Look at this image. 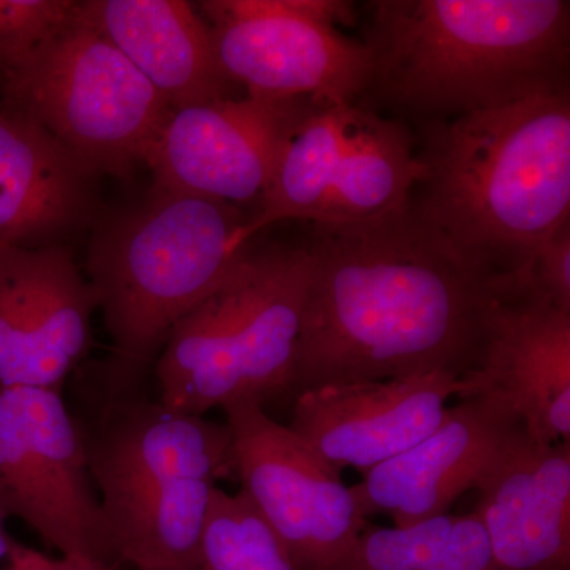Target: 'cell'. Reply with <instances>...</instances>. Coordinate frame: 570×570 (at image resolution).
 I'll return each mask as SVG.
<instances>
[{"mask_svg": "<svg viewBox=\"0 0 570 570\" xmlns=\"http://www.w3.org/2000/svg\"><path fill=\"white\" fill-rule=\"evenodd\" d=\"M309 275L305 245L250 242L165 341L153 367L165 406L205 415L236 403H287Z\"/></svg>", "mask_w": 570, "mask_h": 570, "instance_id": "obj_6", "label": "cell"}, {"mask_svg": "<svg viewBox=\"0 0 570 570\" xmlns=\"http://www.w3.org/2000/svg\"><path fill=\"white\" fill-rule=\"evenodd\" d=\"M100 178L39 124L0 107V246H69L102 209Z\"/></svg>", "mask_w": 570, "mask_h": 570, "instance_id": "obj_17", "label": "cell"}, {"mask_svg": "<svg viewBox=\"0 0 570 570\" xmlns=\"http://www.w3.org/2000/svg\"><path fill=\"white\" fill-rule=\"evenodd\" d=\"M96 311L70 246H0V387L62 392L89 354Z\"/></svg>", "mask_w": 570, "mask_h": 570, "instance_id": "obj_13", "label": "cell"}, {"mask_svg": "<svg viewBox=\"0 0 570 570\" xmlns=\"http://www.w3.org/2000/svg\"><path fill=\"white\" fill-rule=\"evenodd\" d=\"M82 17L134 63L171 110L230 99L212 36L183 0H86Z\"/></svg>", "mask_w": 570, "mask_h": 570, "instance_id": "obj_19", "label": "cell"}, {"mask_svg": "<svg viewBox=\"0 0 570 570\" xmlns=\"http://www.w3.org/2000/svg\"><path fill=\"white\" fill-rule=\"evenodd\" d=\"M10 519L11 515L9 509L6 508L2 498H0V561L9 558L11 543L14 542V540L11 539L9 531H7V521Z\"/></svg>", "mask_w": 570, "mask_h": 570, "instance_id": "obj_26", "label": "cell"}, {"mask_svg": "<svg viewBox=\"0 0 570 570\" xmlns=\"http://www.w3.org/2000/svg\"><path fill=\"white\" fill-rule=\"evenodd\" d=\"M52 570H118V569L107 568V566L99 564V562L85 560V558L62 557L61 560H56L55 569H52Z\"/></svg>", "mask_w": 570, "mask_h": 570, "instance_id": "obj_25", "label": "cell"}, {"mask_svg": "<svg viewBox=\"0 0 570 570\" xmlns=\"http://www.w3.org/2000/svg\"><path fill=\"white\" fill-rule=\"evenodd\" d=\"M478 491L474 515L499 570L570 569V441L528 436Z\"/></svg>", "mask_w": 570, "mask_h": 570, "instance_id": "obj_18", "label": "cell"}, {"mask_svg": "<svg viewBox=\"0 0 570 570\" xmlns=\"http://www.w3.org/2000/svg\"><path fill=\"white\" fill-rule=\"evenodd\" d=\"M366 92L426 121H450L569 89L568 0L367 3Z\"/></svg>", "mask_w": 570, "mask_h": 570, "instance_id": "obj_4", "label": "cell"}, {"mask_svg": "<svg viewBox=\"0 0 570 570\" xmlns=\"http://www.w3.org/2000/svg\"><path fill=\"white\" fill-rule=\"evenodd\" d=\"M0 107L55 135L97 175L129 176L146 165L171 108L151 82L82 17L7 71Z\"/></svg>", "mask_w": 570, "mask_h": 570, "instance_id": "obj_7", "label": "cell"}, {"mask_svg": "<svg viewBox=\"0 0 570 570\" xmlns=\"http://www.w3.org/2000/svg\"><path fill=\"white\" fill-rule=\"evenodd\" d=\"M77 9V0H0V80Z\"/></svg>", "mask_w": 570, "mask_h": 570, "instance_id": "obj_22", "label": "cell"}, {"mask_svg": "<svg viewBox=\"0 0 570 570\" xmlns=\"http://www.w3.org/2000/svg\"><path fill=\"white\" fill-rule=\"evenodd\" d=\"M461 390L452 373L325 385L295 397L288 428L332 466L366 474L423 441Z\"/></svg>", "mask_w": 570, "mask_h": 570, "instance_id": "obj_16", "label": "cell"}, {"mask_svg": "<svg viewBox=\"0 0 570 570\" xmlns=\"http://www.w3.org/2000/svg\"><path fill=\"white\" fill-rule=\"evenodd\" d=\"M325 570H499L474 513L439 515L406 528L366 527Z\"/></svg>", "mask_w": 570, "mask_h": 570, "instance_id": "obj_20", "label": "cell"}, {"mask_svg": "<svg viewBox=\"0 0 570 570\" xmlns=\"http://www.w3.org/2000/svg\"><path fill=\"white\" fill-rule=\"evenodd\" d=\"M464 396L512 411L540 444L570 441V309L520 281H504Z\"/></svg>", "mask_w": 570, "mask_h": 570, "instance_id": "obj_14", "label": "cell"}, {"mask_svg": "<svg viewBox=\"0 0 570 570\" xmlns=\"http://www.w3.org/2000/svg\"><path fill=\"white\" fill-rule=\"evenodd\" d=\"M422 178V160L403 124L355 104L306 97L235 246L243 249L283 220L340 227L392 216L407 208Z\"/></svg>", "mask_w": 570, "mask_h": 570, "instance_id": "obj_8", "label": "cell"}, {"mask_svg": "<svg viewBox=\"0 0 570 570\" xmlns=\"http://www.w3.org/2000/svg\"><path fill=\"white\" fill-rule=\"evenodd\" d=\"M225 77L262 99L325 97L354 104L371 80V52L340 22L336 0H206L198 3Z\"/></svg>", "mask_w": 570, "mask_h": 570, "instance_id": "obj_9", "label": "cell"}, {"mask_svg": "<svg viewBox=\"0 0 570 570\" xmlns=\"http://www.w3.org/2000/svg\"><path fill=\"white\" fill-rule=\"evenodd\" d=\"M0 498L62 557L124 564L62 392L0 387Z\"/></svg>", "mask_w": 570, "mask_h": 570, "instance_id": "obj_10", "label": "cell"}, {"mask_svg": "<svg viewBox=\"0 0 570 570\" xmlns=\"http://www.w3.org/2000/svg\"><path fill=\"white\" fill-rule=\"evenodd\" d=\"M459 400L423 441L351 487L365 519L387 513L406 528L444 515L530 436L504 404L489 396Z\"/></svg>", "mask_w": 570, "mask_h": 570, "instance_id": "obj_15", "label": "cell"}, {"mask_svg": "<svg viewBox=\"0 0 570 570\" xmlns=\"http://www.w3.org/2000/svg\"><path fill=\"white\" fill-rule=\"evenodd\" d=\"M7 560H9L7 570H52L56 562V560H51L40 551L21 546L17 540L11 543Z\"/></svg>", "mask_w": 570, "mask_h": 570, "instance_id": "obj_24", "label": "cell"}, {"mask_svg": "<svg viewBox=\"0 0 570 570\" xmlns=\"http://www.w3.org/2000/svg\"><path fill=\"white\" fill-rule=\"evenodd\" d=\"M515 276L570 309V224L540 247Z\"/></svg>", "mask_w": 570, "mask_h": 570, "instance_id": "obj_23", "label": "cell"}, {"mask_svg": "<svg viewBox=\"0 0 570 570\" xmlns=\"http://www.w3.org/2000/svg\"><path fill=\"white\" fill-rule=\"evenodd\" d=\"M287 403L325 385L478 370L498 277L480 275L411 209L313 225Z\"/></svg>", "mask_w": 570, "mask_h": 570, "instance_id": "obj_1", "label": "cell"}, {"mask_svg": "<svg viewBox=\"0 0 570 570\" xmlns=\"http://www.w3.org/2000/svg\"><path fill=\"white\" fill-rule=\"evenodd\" d=\"M238 206L153 183L140 197L100 209L86 277L111 340L108 360L130 376L153 367L175 325L223 284L246 247Z\"/></svg>", "mask_w": 570, "mask_h": 570, "instance_id": "obj_5", "label": "cell"}, {"mask_svg": "<svg viewBox=\"0 0 570 570\" xmlns=\"http://www.w3.org/2000/svg\"><path fill=\"white\" fill-rule=\"evenodd\" d=\"M200 570H296L245 491H213L202 539Z\"/></svg>", "mask_w": 570, "mask_h": 570, "instance_id": "obj_21", "label": "cell"}, {"mask_svg": "<svg viewBox=\"0 0 570 570\" xmlns=\"http://www.w3.org/2000/svg\"><path fill=\"white\" fill-rule=\"evenodd\" d=\"M411 209L480 275H515L570 224V92L431 121Z\"/></svg>", "mask_w": 570, "mask_h": 570, "instance_id": "obj_2", "label": "cell"}, {"mask_svg": "<svg viewBox=\"0 0 570 570\" xmlns=\"http://www.w3.org/2000/svg\"><path fill=\"white\" fill-rule=\"evenodd\" d=\"M242 491L296 570H325L367 527L341 471L257 403L224 409Z\"/></svg>", "mask_w": 570, "mask_h": 570, "instance_id": "obj_11", "label": "cell"}, {"mask_svg": "<svg viewBox=\"0 0 570 570\" xmlns=\"http://www.w3.org/2000/svg\"><path fill=\"white\" fill-rule=\"evenodd\" d=\"M305 99L230 97L171 111L146 160L153 183L235 206L257 205Z\"/></svg>", "mask_w": 570, "mask_h": 570, "instance_id": "obj_12", "label": "cell"}, {"mask_svg": "<svg viewBox=\"0 0 570 570\" xmlns=\"http://www.w3.org/2000/svg\"><path fill=\"white\" fill-rule=\"evenodd\" d=\"M69 406L124 564L200 570L216 482L235 472L227 423L184 414L107 358L82 363Z\"/></svg>", "mask_w": 570, "mask_h": 570, "instance_id": "obj_3", "label": "cell"}]
</instances>
